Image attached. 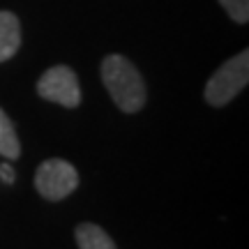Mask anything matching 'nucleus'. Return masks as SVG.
I'll return each instance as SVG.
<instances>
[{
  "label": "nucleus",
  "instance_id": "obj_1",
  "mask_svg": "<svg viewBox=\"0 0 249 249\" xmlns=\"http://www.w3.org/2000/svg\"><path fill=\"white\" fill-rule=\"evenodd\" d=\"M102 81L107 86L111 99L124 113H136L145 104V83L139 70L123 55H107L102 62Z\"/></svg>",
  "mask_w": 249,
  "mask_h": 249
},
{
  "label": "nucleus",
  "instance_id": "obj_2",
  "mask_svg": "<svg viewBox=\"0 0 249 249\" xmlns=\"http://www.w3.org/2000/svg\"><path fill=\"white\" fill-rule=\"evenodd\" d=\"M249 81V53L240 51L214 71L205 86V102L210 107H224L240 92Z\"/></svg>",
  "mask_w": 249,
  "mask_h": 249
},
{
  "label": "nucleus",
  "instance_id": "obj_3",
  "mask_svg": "<svg viewBox=\"0 0 249 249\" xmlns=\"http://www.w3.org/2000/svg\"><path fill=\"white\" fill-rule=\"evenodd\" d=\"M79 187V173L65 160H46L35 173V189L49 201H60Z\"/></svg>",
  "mask_w": 249,
  "mask_h": 249
},
{
  "label": "nucleus",
  "instance_id": "obj_4",
  "mask_svg": "<svg viewBox=\"0 0 249 249\" xmlns=\"http://www.w3.org/2000/svg\"><path fill=\"white\" fill-rule=\"evenodd\" d=\"M37 92H39V97L67 108H74L81 104L79 79L65 65H55L51 70H46L42 74V79L37 81Z\"/></svg>",
  "mask_w": 249,
  "mask_h": 249
},
{
  "label": "nucleus",
  "instance_id": "obj_5",
  "mask_svg": "<svg viewBox=\"0 0 249 249\" xmlns=\"http://www.w3.org/2000/svg\"><path fill=\"white\" fill-rule=\"evenodd\" d=\"M21 46V23L12 12H0V62L9 60Z\"/></svg>",
  "mask_w": 249,
  "mask_h": 249
},
{
  "label": "nucleus",
  "instance_id": "obj_6",
  "mask_svg": "<svg viewBox=\"0 0 249 249\" xmlns=\"http://www.w3.org/2000/svg\"><path fill=\"white\" fill-rule=\"evenodd\" d=\"M74 235H76L79 249H118L116 242L111 240V235L97 224H81L76 226Z\"/></svg>",
  "mask_w": 249,
  "mask_h": 249
},
{
  "label": "nucleus",
  "instance_id": "obj_7",
  "mask_svg": "<svg viewBox=\"0 0 249 249\" xmlns=\"http://www.w3.org/2000/svg\"><path fill=\"white\" fill-rule=\"evenodd\" d=\"M0 155L7 160H17L21 155V143L14 132V124L2 108H0Z\"/></svg>",
  "mask_w": 249,
  "mask_h": 249
},
{
  "label": "nucleus",
  "instance_id": "obj_8",
  "mask_svg": "<svg viewBox=\"0 0 249 249\" xmlns=\"http://www.w3.org/2000/svg\"><path fill=\"white\" fill-rule=\"evenodd\" d=\"M222 7L229 12V17L238 23H247L249 21V0H219Z\"/></svg>",
  "mask_w": 249,
  "mask_h": 249
},
{
  "label": "nucleus",
  "instance_id": "obj_9",
  "mask_svg": "<svg viewBox=\"0 0 249 249\" xmlns=\"http://www.w3.org/2000/svg\"><path fill=\"white\" fill-rule=\"evenodd\" d=\"M0 180L7 182V185L14 182V169H12L9 164H0Z\"/></svg>",
  "mask_w": 249,
  "mask_h": 249
}]
</instances>
